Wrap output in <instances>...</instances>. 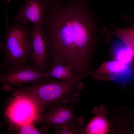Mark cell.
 I'll use <instances>...</instances> for the list:
<instances>
[{"mask_svg":"<svg viewBox=\"0 0 134 134\" xmlns=\"http://www.w3.org/2000/svg\"><path fill=\"white\" fill-rule=\"evenodd\" d=\"M45 78L44 72L30 63L18 64L1 74L0 82L2 87L19 88L34 84Z\"/></svg>","mask_w":134,"mask_h":134,"instance_id":"cell-5","label":"cell"},{"mask_svg":"<svg viewBox=\"0 0 134 134\" xmlns=\"http://www.w3.org/2000/svg\"><path fill=\"white\" fill-rule=\"evenodd\" d=\"M44 74L45 78L51 77L61 81L71 80L84 75L78 74L70 66L62 63L57 64L51 66Z\"/></svg>","mask_w":134,"mask_h":134,"instance_id":"cell-9","label":"cell"},{"mask_svg":"<svg viewBox=\"0 0 134 134\" xmlns=\"http://www.w3.org/2000/svg\"><path fill=\"white\" fill-rule=\"evenodd\" d=\"M28 58L30 63L42 71L50 68L49 44L42 27L32 26Z\"/></svg>","mask_w":134,"mask_h":134,"instance_id":"cell-4","label":"cell"},{"mask_svg":"<svg viewBox=\"0 0 134 134\" xmlns=\"http://www.w3.org/2000/svg\"><path fill=\"white\" fill-rule=\"evenodd\" d=\"M73 92L71 82L50 77L44 78L32 84L16 88L15 90L16 94L29 96L46 108L52 105L68 102Z\"/></svg>","mask_w":134,"mask_h":134,"instance_id":"cell-2","label":"cell"},{"mask_svg":"<svg viewBox=\"0 0 134 134\" xmlns=\"http://www.w3.org/2000/svg\"><path fill=\"white\" fill-rule=\"evenodd\" d=\"M6 108L5 114L15 126L32 123H41L46 108L28 96L14 95Z\"/></svg>","mask_w":134,"mask_h":134,"instance_id":"cell-3","label":"cell"},{"mask_svg":"<svg viewBox=\"0 0 134 134\" xmlns=\"http://www.w3.org/2000/svg\"><path fill=\"white\" fill-rule=\"evenodd\" d=\"M127 65L120 63L116 60L105 62L91 74L95 78L109 77L115 78L123 75L127 69Z\"/></svg>","mask_w":134,"mask_h":134,"instance_id":"cell-8","label":"cell"},{"mask_svg":"<svg viewBox=\"0 0 134 134\" xmlns=\"http://www.w3.org/2000/svg\"><path fill=\"white\" fill-rule=\"evenodd\" d=\"M32 123L20 125L15 126L14 131L18 134H42L38 130Z\"/></svg>","mask_w":134,"mask_h":134,"instance_id":"cell-14","label":"cell"},{"mask_svg":"<svg viewBox=\"0 0 134 134\" xmlns=\"http://www.w3.org/2000/svg\"><path fill=\"white\" fill-rule=\"evenodd\" d=\"M134 54L128 47H123L117 51L116 53V60L123 64L127 65L132 59Z\"/></svg>","mask_w":134,"mask_h":134,"instance_id":"cell-13","label":"cell"},{"mask_svg":"<svg viewBox=\"0 0 134 134\" xmlns=\"http://www.w3.org/2000/svg\"><path fill=\"white\" fill-rule=\"evenodd\" d=\"M50 6L49 3L41 0H25L24 4L15 14L13 21L42 27L46 11Z\"/></svg>","mask_w":134,"mask_h":134,"instance_id":"cell-7","label":"cell"},{"mask_svg":"<svg viewBox=\"0 0 134 134\" xmlns=\"http://www.w3.org/2000/svg\"><path fill=\"white\" fill-rule=\"evenodd\" d=\"M109 125L105 119L101 116L94 117L86 127L84 133L87 134H104L108 131Z\"/></svg>","mask_w":134,"mask_h":134,"instance_id":"cell-10","label":"cell"},{"mask_svg":"<svg viewBox=\"0 0 134 134\" xmlns=\"http://www.w3.org/2000/svg\"><path fill=\"white\" fill-rule=\"evenodd\" d=\"M33 25L13 21L11 24H7L3 35L5 47L4 58L0 65L3 74L5 73L12 67L30 63L29 51Z\"/></svg>","mask_w":134,"mask_h":134,"instance_id":"cell-1","label":"cell"},{"mask_svg":"<svg viewBox=\"0 0 134 134\" xmlns=\"http://www.w3.org/2000/svg\"><path fill=\"white\" fill-rule=\"evenodd\" d=\"M41 0L46 2H47L50 4V3H51V4L54 3L55 0Z\"/></svg>","mask_w":134,"mask_h":134,"instance_id":"cell-15","label":"cell"},{"mask_svg":"<svg viewBox=\"0 0 134 134\" xmlns=\"http://www.w3.org/2000/svg\"><path fill=\"white\" fill-rule=\"evenodd\" d=\"M84 119L82 116H78L74 113L72 104L59 103L49 106L43 115L40 128L41 132L46 133L53 128L70 122Z\"/></svg>","mask_w":134,"mask_h":134,"instance_id":"cell-6","label":"cell"},{"mask_svg":"<svg viewBox=\"0 0 134 134\" xmlns=\"http://www.w3.org/2000/svg\"><path fill=\"white\" fill-rule=\"evenodd\" d=\"M83 120L68 122L58 126L53 129L57 134H77L83 132Z\"/></svg>","mask_w":134,"mask_h":134,"instance_id":"cell-11","label":"cell"},{"mask_svg":"<svg viewBox=\"0 0 134 134\" xmlns=\"http://www.w3.org/2000/svg\"><path fill=\"white\" fill-rule=\"evenodd\" d=\"M114 33L132 51L134 55V28L118 29Z\"/></svg>","mask_w":134,"mask_h":134,"instance_id":"cell-12","label":"cell"}]
</instances>
